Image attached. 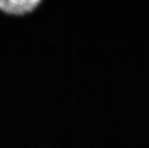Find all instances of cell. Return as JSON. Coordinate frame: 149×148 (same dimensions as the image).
Segmentation results:
<instances>
[{"label": "cell", "mask_w": 149, "mask_h": 148, "mask_svg": "<svg viewBox=\"0 0 149 148\" xmlns=\"http://www.w3.org/2000/svg\"><path fill=\"white\" fill-rule=\"evenodd\" d=\"M40 3V0H2L0 10L9 15H22L32 12Z\"/></svg>", "instance_id": "1"}]
</instances>
